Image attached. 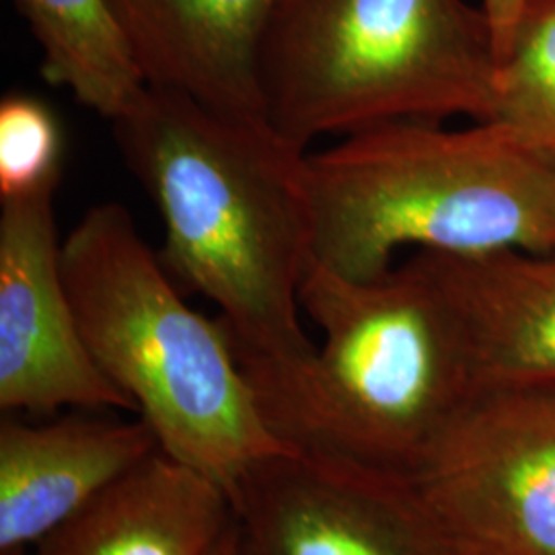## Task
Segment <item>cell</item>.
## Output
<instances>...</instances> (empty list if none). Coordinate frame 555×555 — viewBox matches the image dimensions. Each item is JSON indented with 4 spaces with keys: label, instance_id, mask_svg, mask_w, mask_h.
Listing matches in <instances>:
<instances>
[{
    "label": "cell",
    "instance_id": "6da1fadb",
    "mask_svg": "<svg viewBox=\"0 0 555 555\" xmlns=\"http://www.w3.org/2000/svg\"><path fill=\"white\" fill-rule=\"evenodd\" d=\"M112 128L165 224V272L219 307L249 383L309 364L318 346L298 319L313 258L307 151L266 121L151 87Z\"/></svg>",
    "mask_w": 555,
    "mask_h": 555
},
{
    "label": "cell",
    "instance_id": "7a4b0ae2",
    "mask_svg": "<svg viewBox=\"0 0 555 555\" xmlns=\"http://www.w3.org/2000/svg\"><path fill=\"white\" fill-rule=\"evenodd\" d=\"M298 300L323 346L291 377L251 385L266 422L298 449L414 479L479 391L430 259L348 280L311 258Z\"/></svg>",
    "mask_w": 555,
    "mask_h": 555
},
{
    "label": "cell",
    "instance_id": "3957f363",
    "mask_svg": "<svg viewBox=\"0 0 555 555\" xmlns=\"http://www.w3.org/2000/svg\"><path fill=\"white\" fill-rule=\"evenodd\" d=\"M313 259L375 280L397 249L479 256L555 249V159L492 121H393L307 153Z\"/></svg>",
    "mask_w": 555,
    "mask_h": 555
},
{
    "label": "cell",
    "instance_id": "277c9868",
    "mask_svg": "<svg viewBox=\"0 0 555 555\" xmlns=\"http://www.w3.org/2000/svg\"><path fill=\"white\" fill-rule=\"evenodd\" d=\"M62 274L91 357L165 455L231 500L259 461L295 449L266 422L227 325L185 305L121 204L82 215L62 241Z\"/></svg>",
    "mask_w": 555,
    "mask_h": 555
},
{
    "label": "cell",
    "instance_id": "5b68a950",
    "mask_svg": "<svg viewBox=\"0 0 555 555\" xmlns=\"http://www.w3.org/2000/svg\"><path fill=\"white\" fill-rule=\"evenodd\" d=\"M498 48L465 0H280L259 54L266 124L307 151L393 121H490Z\"/></svg>",
    "mask_w": 555,
    "mask_h": 555
},
{
    "label": "cell",
    "instance_id": "8992f818",
    "mask_svg": "<svg viewBox=\"0 0 555 555\" xmlns=\"http://www.w3.org/2000/svg\"><path fill=\"white\" fill-rule=\"evenodd\" d=\"M459 555H555V387H483L412 479Z\"/></svg>",
    "mask_w": 555,
    "mask_h": 555
},
{
    "label": "cell",
    "instance_id": "52a82bcc",
    "mask_svg": "<svg viewBox=\"0 0 555 555\" xmlns=\"http://www.w3.org/2000/svg\"><path fill=\"white\" fill-rule=\"evenodd\" d=\"M231 504L233 555H459L412 479L330 453L259 461Z\"/></svg>",
    "mask_w": 555,
    "mask_h": 555
},
{
    "label": "cell",
    "instance_id": "ba28073f",
    "mask_svg": "<svg viewBox=\"0 0 555 555\" xmlns=\"http://www.w3.org/2000/svg\"><path fill=\"white\" fill-rule=\"evenodd\" d=\"M56 192L0 199V408L126 410L132 401L91 357L62 274Z\"/></svg>",
    "mask_w": 555,
    "mask_h": 555
},
{
    "label": "cell",
    "instance_id": "9c48e42d",
    "mask_svg": "<svg viewBox=\"0 0 555 555\" xmlns=\"http://www.w3.org/2000/svg\"><path fill=\"white\" fill-rule=\"evenodd\" d=\"M159 440L137 417L0 422V555H27L93 500L155 455Z\"/></svg>",
    "mask_w": 555,
    "mask_h": 555
},
{
    "label": "cell",
    "instance_id": "30bf717a",
    "mask_svg": "<svg viewBox=\"0 0 555 555\" xmlns=\"http://www.w3.org/2000/svg\"><path fill=\"white\" fill-rule=\"evenodd\" d=\"M278 2L107 0L146 87L258 121L259 54Z\"/></svg>",
    "mask_w": 555,
    "mask_h": 555
},
{
    "label": "cell",
    "instance_id": "8fae6325",
    "mask_svg": "<svg viewBox=\"0 0 555 555\" xmlns=\"http://www.w3.org/2000/svg\"><path fill=\"white\" fill-rule=\"evenodd\" d=\"M424 254L455 305L479 389L555 387V249Z\"/></svg>",
    "mask_w": 555,
    "mask_h": 555
},
{
    "label": "cell",
    "instance_id": "7c38bea8",
    "mask_svg": "<svg viewBox=\"0 0 555 555\" xmlns=\"http://www.w3.org/2000/svg\"><path fill=\"white\" fill-rule=\"evenodd\" d=\"M231 527L219 486L157 451L27 555H212Z\"/></svg>",
    "mask_w": 555,
    "mask_h": 555
},
{
    "label": "cell",
    "instance_id": "4fadbf2b",
    "mask_svg": "<svg viewBox=\"0 0 555 555\" xmlns=\"http://www.w3.org/2000/svg\"><path fill=\"white\" fill-rule=\"evenodd\" d=\"M41 50V77L118 119L146 89L107 0H13Z\"/></svg>",
    "mask_w": 555,
    "mask_h": 555
},
{
    "label": "cell",
    "instance_id": "5bb4252c",
    "mask_svg": "<svg viewBox=\"0 0 555 555\" xmlns=\"http://www.w3.org/2000/svg\"><path fill=\"white\" fill-rule=\"evenodd\" d=\"M490 121L555 159V0H522L498 62Z\"/></svg>",
    "mask_w": 555,
    "mask_h": 555
},
{
    "label": "cell",
    "instance_id": "9a60e30c",
    "mask_svg": "<svg viewBox=\"0 0 555 555\" xmlns=\"http://www.w3.org/2000/svg\"><path fill=\"white\" fill-rule=\"evenodd\" d=\"M62 130L43 101L9 93L0 101V199L56 192Z\"/></svg>",
    "mask_w": 555,
    "mask_h": 555
},
{
    "label": "cell",
    "instance_id": "2e32d148",
    "mask_svg": "<svg viewBox=\"0 0 555 555\" xmlns=\"http://www.w3.org/2000/svg\"><path fill=\"white\" fill-rule=\"evenodd\" d=\"M522 0H481V9L488 15L496 38L498 62L502 59L506 43L511 40Z\"/></svg>",
    "mask_w": 555,
    "mask_h": 555
},
{
    "label": "cell",
    "instance_id": "e0dca14e",
    "mask_svg": "<svg viewBox=\"0 0 555 555\" xmlns=\"http://www.w3.org/2000/svg\"><path fill=\"white\" fill-rule=\"evenodd\" d=\"M212 555H233V527H231V531L227 533V537L220 541L219 547L215 550Z\"/></svg>",
    "mask_w": 555,
    "mask_h": 555
}]
</instances>
